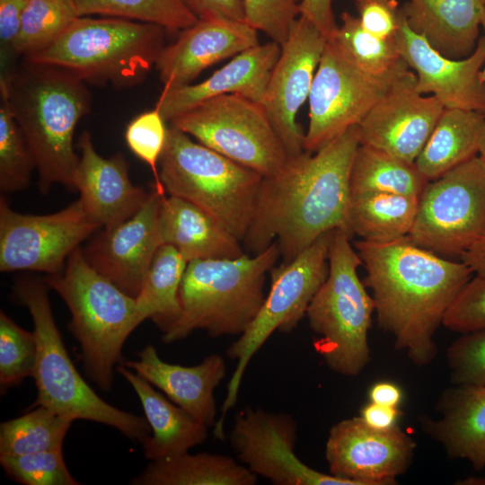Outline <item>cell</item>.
Wrapping results in <instances>:
<instances>
[{
  "label": "cell",
  "mask_w": 485,
  "mask_h": 485,
  "mask_svg": "<svg viewBox=\"0 0 485 485\" xmlns=\"http://www.w3.org/2000/svg\"><path fill=\"white\" fill-rule=\"evenodd\" d=\"M454 384H485V329L462 334L447 348Z\"/></svg>",
  "instance_id": "43"
},
{
  "label": "cell",
  "mask_w": 485,
  "mask_h": 485,
  "mask_svg": "<svg viewBox=\"0 0 485 485\" xmlns=\"http://www.w3.org/2000/svg\"><path fill=\"white\" fill-rule=\"evenodd\" d=\"M101 225L81 199L48 215L22 214L0 198V270L57 274L69 255Z\"/></svg>",
  "instance_id": "14"
},
{
  "label": "cell",
  "mask_w": 485,
  "mask_h": 485,
  "mask_svg": "<svg viewBox=\"0 0 485 485\" xmlns=\"http://www.w3.org/2000/svg\"><path fill=\"white\" fill-rule=\"evenodd\" d=\"M258 31L242 21L198 19L165 46L155 64L165 88L190 84L205 69L259 45Z\"/></svg>",
  "instance_id": "21"
},
{
  "label": "cell",
  "mask_w": 485,
  "mask_h": 485,
  "mask_svg": "<svg viewBox=\"0 0 485 485\" xmlns=\"http://www.w3.org/2000/svg\"><path fill=\"white\" fill-rule=\"evenodd\" d=\"M296 437L297 424L291 415L251 407L236 415L229 435L239 462L273 484L357 485L303 463L295 452Z\"/></svg>",
  "instance_id": "15"
},
{
  "label": "cell",
  "mask_w": 485,
  "mask_h": 485,
  "mask_svg": "<svg viewBox=\"0 0 485 485\" xmlns=\"http://www.w3.org/2000/svg\"><path fill=\"white\" fill-rule=\"evenodd\" d=\"M116 370L136 392L150 426L151 434L142 442L146 459L152 462L176 457L207 440L208 427L168 401L126 366H118Z\"/></svg>",
  "instance_id": "28"
},
{
  "label": "cell",
  "mask_w": 485,
  "mask_h": 485,
  "mask_svg": "<svg viewBox=\"0 0 485 485\" xmlns=\"http://www.w3.org/2000/svg\"><path fill=\"white\" fill-rule=\"evenodd\" d=\"M0 189L4 192H15L29 185L36 164L14 119L3 82H0Z\"/></svg>",
  "instance_id": "38"
},
{
  "label": "cell",
  "mask_w": 485,
  "mask_h": 485,
  "mask_svg": "<svg viewBox=\"0 0 485 485\" xmlns=\"http://www.w3.org/2000/svg\"><path fill=\"white\" fill-rule=\"evenodd\" d=\"M327 38L299 16L270 73L260 101L289 157L304 151V136L296 115L308 100Z\"/></svg>",
  "instance_id": "16"
},
{
  "label": "cell",
  "mask_w": 485,
  "mask_h": 485,
  "mask_svg": "<svg viewBox=\"0 0 485 485\" xmlns=\"http://www.w3.org/2000/svg\"><path fill=\"white\" fill-rule=\"evenodd\" d=\"M0 82L33 155L40 191L56 183L74 189V133L92 103L85 82L66 68L28 61Z\"/></svg>",
  "instance_id": "3"
},
{
  "label": "cell",
  "mask_w": 485,
  "mask_h": 485,
  "mask_svg": "<svg viewBox=\"0 0 485 485\" xmlns=\"http://www.w3.org/2000/svg\"><path fill=\"white\" fill-rule=\"evenodd\" d=\"M328 40L360 69L375 75L391 74L406 66L393 40H383L366 31L358 18L348 13L341 14V24Z\"/></svg>",
  "instance_id": "36"
},
{
  "label": "cell",
  "mask_w": 485,
  "mask_h": 485,
  "mask_svg": "<svg viewBox=\"0 0 485 485\" xmlns=\"http://www.w3.org/2000/svg\"><path fill=\"white\" fill-rule=\"evenodd\" d=\"M333 230L318 237L292 261L272 268L271 285L264 302L246 330L231 344L226 356L236 361L214 426L216 438H225L227 412L237 401L244 372L252 357L273 332H289L306 315L308 306L329 273V247Z\"/></svg>",
  "instance_id": "10"
},
{
  "label": "cell",
  "mask_w": 485,
  "mask_h": 485,
  "mask_svg": "<svg viewBox=\"0 0 485 485\" xmlns=\"http://www.w3.org/2000/svg\"><path fill=\"white\" fill-rule=\"evenodd\" d=\"M350 239L344 230H333L329 273L306 312L315 350L330 369L345 376L359 375L370 360L368 331L375 311L357 275L362 260Z\"/></svg>",
  "instance_id": "9"
},
{
  "label": "cell",
  "mask_w": 485,
  "mask_h": 485,
  "mask_svg": "<svg viewBox=\"0 0 485 485\" xmlns=\"http://www.w3.org/2000/svg\"><path fill=\"white\" fill-rule=\"evenodd\" d=\"M370 402L398 408L402 400V392L395 384L390 382H378L369 390Z\"/></svg>",
  "instance_id": "50"
},
{
  "label": "cell",
  "mask_w": 485,
  "mask_h": 485,
  "mask_svg": "<svg viewBox=\"0 0 485 485\" xmlns=\"http://www.w3.org/2000/svg\"><path fill=\"white\" fill-rule=\"evenodd\" d=\"M161 113L155 108L133 119L125 132L129 149L149 165L154 177V189L165 194L159 176L158 164L163 151L168 128Z\"/></svg>",
  "instance_id": "41"
},
{
  "label": "cell",
  "mask_w": 485,
  "mask_h": 485,
  "mask_svg": "<svg viewBox=\"0 0 485 485\" xmlns=\"http://www.w3.org/2000/svg\"><path fill=\"white\" fill-rule=\"evenodd\" d=\"M479 155H481L485 160V119L483 122L481 139H480Z\"/></svg>",
  "instance_id": "52"
},
{
  "label": "cell",
  "mask_w": 485,
  "mask_h": 485,
  "mask_svg": "<svg viewBox=\"0 0 485 485\" xmlns=\"http://www.w3.org/2000/svg\"><path fill=\"white\" fill-rule=\"evenodd\" d=\"M244 22L280 46L301 15L302 0H242Z\"/></svg>",
  "instance_id": "42"
},
{
  "label": "cell",
  "mask_w": 485,
  "mask_h": 485,
  "mask_svg": "<svg viewBox=\"0 0 485 485\" xmlns=\"http://www.w3.org/2000/svg\"><path fill=\"white\" fill-rule=\"evenodd\" d=\"M187 265L173 246L158 248L136 296L142 322L151 319L163 332L174 322L181 311L179 292Z\"/></svg>",
  "instance_id": "32"
},
{
  "label": "cell",
  "mask_w": 485,
  "mask_h": 485,
  "mask_svg": "<svg viewBox=\"0 0 485 485\" xmlns=\"http://www.w3.org/2000/svg\"><path fill=\"white\" fill-rule=\"evenodd\" d=\"M198 19L225 18L244 22L242 0H182Z\"/></svg>",
  "instance_id": "47"
},
{
  "label": "cell",
  "mask_w": 485,
  "mask_h": 485,
  "mask_svg": "<svg viewBox=\"0 0 485 485\" xmlns=\"http://www.w3.org/2000/svg\"><path fill=\"white\" fill-rule=\"evenodd\" d=\"M485 0H407L401 7L409 27L452 59L470 56L480 39Z\"/></svg>",
  "instance_id": "27"
},
{
  "label": "cell",
  "mask_w": 485,
  "mask_h": 485,
  "mask_svg": "<svg viewBox=\"0 0 485 485\" xmlns=\"http://www.w3.org/2000/svg\"><path fill=\"white\" fill-rule=\"evenodd\" d=\"M396 49L416 76L415 88L430 93L444 109H460L485 113V40L479 39L467 57L452 59L436 50L427 40L413 31L405 17L393 40Z\"/></svg>",
  "instance_id": "18"
},
{
  "label": "cell",
  "mask_w": 485,
  "mask_h": 485,
  "mask_svg": "<svg viewBox=\"0 0 485 485\" xmlns=\"http://www.w3.org/2000/svg\"><path fill=\"white\" fill-rule=\"evenodd\" d=\"M29 0H0L1 63L15 54L14 46L19 35L22 17Z\"/></svg>",
  "instance_id": "46"
},
{
  "label": "cell",
  "mask_w": 485,
  "mask_h": 485,
  "mask_svg": "<svg viewBox=\"0 0 485 485\" xmlns=\"http://www.w3.org/2000/svg\"><path fill=\"white\" fill-rule=\"evenodd\" d=\"M360 146L358 125L315 153L289 157L276 174L263 177L255 213L242 242L257 254L274 241L282 263L292 261L318 237L349 226V177Z\"/></svg>",
  "instance_id": "1"
},
{
  "label": "cell",
  "mask_w": 485,
  "mask_h": 485,
  "mask_svg": "<svg viewBox=\"0 0 485 485\" xmlns=\"http://www.w3.org/2000/svg\"><path fill=\"white\" fill-rule=\"evenodd\" d=\"M44 281L70 311L69 328L80 344L87 375L101 390H110L124 343L143 322L136 297L96 271L79 247L62 271Z\"/></svg>",
  "instance_id": "6"
},
{
  "label": "cell",
  "mask_w": 485,
  "mask_h": 485,
  "mask_svg": "<svg viewBox=\"0 0 485 485\" xmlns=\"http://www.w3.org/2000/svg\"><path fill=\"white\" fill-rule=\"evenodd\" d=\"M331 3L332 0H302L300 5L301 16L309 20L327 40L338 30Z\"/></svg>",
  "instance_id": "48"
},
{
  "label": "cell",
  "mask_w": 485,
  "mask_h": 485,
  "mask_svg": "<svg viewBox=\"0 0 485 485\" xmlns=\"http://www.w3.org/2000/svg\"><path fill=\"white\" fill-rule=\"evenodd\" d=\"M401 415L398 408L369 402L360 411V418L369 427L378 430H389L397 426Z\"/></svg>",
  "instance_id": "49"
},
{
  "label": "cell",
  "mask_w": 485,
  "mask_h": 485,
  "mask_svg": "<svg viewBox=\"0 0 485 485\" xmlns=\"http://www.w3.org/2000/svg\"><path fill=\"white\" fill-rule=\"evenodd\" d=\"M37 359L33 331L17 325L5 313H0L1 393L32 376Z\"/></svg>",
  "instance_id": "39"
},
{
  "label": "cell",
  "mask_w": 485,
  "mask_h": 485,
  "mask_svg": "<svg viewBox=\"0 0 485 485\" xmlns=\"http://www.w3.org/2000/svg\"><path fill=\"white\" fill-rule=\"evenodd\" d=\"M158 231L163 244L173 246L190 262L193 260L233 259L244 254L240 242L216 219L180 197L162 198Z\"/></svg>",
  "instance_id": "26"
},
{
  "label": "cell",
  "mask_w": 485,
  "mask_h": 485,
  "mask_svg": "<svg viewBox=\"0 0 485 485\" xmlns=\"http://www.w3.org/2000/svg\"><path fill=\"white\" fill-rule=\"evenodd\" d=\"M419 197L369 191L351 194L348 220L351 232L361 240L386 242L409 235Z\"/></svg>",
  "instance_id": "31"
},
{
  "label": "cell",
  "mask_w": 485,
  "mask_h": 485,
  "mask_svg": "<svg viewBox=\"0 0 485 485\" xmlns=\"http://www.w3.org/2000/svg\"><path fill=\"white\" fill-rule=\"evenodd\" d=\"M169 122L263 177L278 173L289 159L260 103L242 96L225 94L208 99Z\"/></svg>",
  "instance_id": "11"
},
{
  "label": "cell",
  "mask_w": 485,
  "mask_h": 485,
  "mask_svg": "<svg viewBox=\"0 0 485 485\" xmlns=\"http://www.w3.org/2000/svg\"><path fill=\"white\" fill-rule=\"evenodd\" d=\"M280 51L281 46L271 40L246 49L198 84L163 87L154 108L170 121L208 99L225 94L260 103Z\"/></svg>",
  "instance_id": "23"
},
{
  "label": "cell",
  "mask_w": 485,
  "mask_h": 485,
  "mask_svg": "<svg viewBox=\"0 0 485 485\" xmlns=\"http://www.w3.org/2000/svg\"><path fill=\"white\" fill-rule=\"evenodd\" d=\"M410 70L358 124L360 145L414 163L444 110L432 95L415 88Z\"/></svg>",
  "instance_id": "19"
},
{
  "label": "cell",
  "mask_w": 485,
  "mask_h": 485,
  "mask_svg": "<svg viewBox=\"0 0 485 485\" xmlns=\"http://www.w3.org/2000/svg\"><path fill=\"white\" fill-rule=\"evenodd\" d=\"M442 324L462 334L485 329V277H472L446 310Z\"/></svg>",
  "instance_id": "44"
},
{
  "label": "cell",
  "mask_w": 485,
  "mask_h": 485,
  "mask_svg": "<svg viewBox=\"0 0 485 485\" xmlns=\"http://www.w3.org/2000/svg\"><path fill=\"white\" fill-rule=\"evenodd\" d=\"M476 276L485 277V235L474 242L460 257Z\"/></svg>",
  "instance_id": "51"
},
{
  "label": "cell",
  "mask_w": 485,
  "mask_h": 485,
  "mask_svg": "<svg viewBox=\"0 0 485 485\" xmlns=\"http://www.w3.org/2000/svg\"><path fill=\"white\" fill-rule=\"evenodd\" d=\"M362 27L371 34L393 40L403 20L396 0H354Z\"/></svg>",
  "instance_id": "45"
},
{
  "label": "cell",
  "mask_w": 485,
  "mask_h": 485,
  "mask_svg": "<svg viewBox=\"0 0 485 485\" xmlns=\"http://www.w3.org/2000/svg\"><path fill=\"white\" fill-rule=\"evenodd\" d=\"M125 366L160 389L173 403L207 427L216 420L214 392L226 375V364L218 354L206 357L200 364L185 366L160 358L156 348L147 344L137 360Z\"/></svg>",
  "instance_id": "24"
},
{
  "label": "cell",
  "mask_w": 485,
  "mask_h": 485,
  "mask_svg": "<svg viewBox=\"0 0 485 485\" xmlns=\"http://www.w3.org/2000/svg\"><path fill=\"white\" fill-rule=\"evenodd\" d=\"M0 463L13 480L25 485H77L67 469L63 450L23 455H1Z\"/></svg>",
  "instance_id": "40"
},
{
  "label": "cell",
  "mask_w": 485,
  "mask_h": 485,
  "mask_svg": "<svg viewBox=\"0 0 485 485\" xmlns=\"http://www.w3.org/2000/svg\"><path fill=\"white\" fill-rule=\"evenodd\" d=\"M164 30L117 17L78 16L49 46L24 59L66 68L85 83L132 86L155 66L165 47Z\"/></svg>",
  "instance_id": "5"
},
{
  "label": "cell",
  "mask_w": 485,
  "mask_h": 485,
  "mask_svg": "<svg viewBox=\"0 0 485 485\" xmlns=\"http://www.w3.org/2000/svg\"><path fill=\"white\" fill-rule=\"evenodd\" d=\"M416 443L398 426L378 430L360 417L333 425L325 445L330 473L357 485L393 484L412 461Z\"/></svg>",
  "instance_id": "17"
},
{
  "label": "cell",
  "mask_w": 485,
  "mask_h": 485,
  "mask_svg": "<svg viewBox=\"0 0 485 485\" xmlns=\"http://www.w3.org/2000/svg\"><path fill=\"white\" fill-rule=\"evenodd\" d=\"M80 151L74 176V189L89 215L104 228L114 226L132 216L145 203L149 192L134 185L128 164L122 154L109 158L95 150L90 133L81 134Z\"/></svg>",
  "instance_id": "22"
},
{
  "label": "cell",
  "mask_w": 485,
  "mask_h": 485,
  "mask_svg": "<svg viewBox=\"0 0 485 485\" xmlns=\"http://www.w3.org/2000/svg\"><path fill=\"white\" fill-rule=\"evenodd\" d=\"M258 476L234 458L211 453L152 461L134 485H254Z\"/></svg>",
  "instance_id": "30"
},
{
  "label": "cell",
  "mask_w": 485,
  "mask_h": 485,
  "mask_svg": "<svg viewBox=\"0 0 485 485\" xmlns=\"http://www.w3.org/2000/svg\"><path fill=\"white\" fill-rule=\"evenodd\" d=\"M481 28L483 31V36L482 37L484 38V40H485V6H484V9H483V12H482V14H481ZM481 76H482L483 81L485 82V64H484V66L482 68Z\"/></svg>",
  "instance_id": "53"
},
{
  "label": "cell",
  "mask_w": 485,
  "mask_h": 485,
  "mask_svg": "<svg viewBox=\"0 0 485 485\" xmlns=\"http://www.w3.org/2000/svg\"><path fill=\"white\" fill-rule=\"evenodd\" d=\"M485 235V160L479 154L429 181L419 197L412 242L459 256Z\"/></svg>",
  "instance_id": "12"
},
{
  "label": "cell",
  "mask_w": 485,
  "mask_h": 485,
  "mask_svg": "<svg viewBox=\"0 0 485 485\" xmlns=\"http://www.w3.org/2000/svg\"><path fill=\"white\" fill-rule=\"evenodd\" d=\"M77 17L72 0H29L14 46L15 55L26 57L47 48Z\"/></svg>",
  "instance_id": "37"
},
{
  "label": "cell",
  "mask_w": 485,
  "mask_h": 485,
  "mask_svg": "<svg viewBox=\"0 0 485 485\" xmlns=\"http://www.w3.org/2000/svg\"><path fill=\"white\" fill-rule=\"evenodd\" d=\"M165 192L198 206L239 241L251 224L263 176L170 126L159 161Z\"/></svg>",
  "instance_id": "7"
},
{
  "label": "cell",
  "mask_w": 485,
  "mask_h": 485,
  "mask_svg": "<svg viewBox=\"0 0 485 485\" xmlns=\"http://www.w3.org/2000/svg\"><path fill=\"white\" fill-rule=\"evenodd\" d=\"M410 70L406 65L384 75L366 73L327 40L308 97L304 151L315 153L358 125Z\"/></svg>",
  "instance_id": "13"
},
{
  "label": "cell",
  "mask_w": 485,
  "mask_h": 485,
  "mask_svg": "<svg viewBox=\"0 0 485 485\" xmlns=\"http://www.w3.org/2000/svg\"><path fill=\"white\" fill-rule=\"evenodd\" d=\"M164 195L154 188L132 216L104 228L82 250L96 271L133 297L138 295L151 261L162 245L158 215Z\"/></svg>",
  "instance_id": "20"
},
{
  "label": "cell",
  "mask_w": 485,
  "mask_h": 485,
  "mask_svg": "<svg viewBox=\"0 0 485 485\" xmlns=\"http://www.w3.org/2000/svg\"><path fill=\"white\" fill-rule=\"evenodd\" d=\"M78 16L101 14L184 30L198 17L182 0H72Z\"/></svg>",
  "instance_id": "35"
},
{
  "label": "cell",
  "mask_w": 485,
  "mask_h": 485,
  "mask_svg": "<svg viewBox=\"0 0 485 485\" xmlns=\"http://www.w3.org/2000/svg\"><path fill=\"white\" fill-rule=\"evenodd\" d=\"M0 426V456L62 449L72 419L39 405Z\"/></svg>",
  "instance_id": "34"
},
{
  "label": "cell",
  "mask_w": 485,
  "mask_h": 485,
  "mask_svg": "<svg viewBox=\"0 0 485 485\" xmlns=\"http://www.w3.org/2000/svg\"><path fill=\"white\" fill-rule=\"evenodd\" d=\"M441 396L437 420L422 419L426 433L439 442L451 458L467 460L485 469V384H455Z\"/></svg>",
  "instance_id": "25"
},
{
  "label": "cell",
  "mask_w": 485,
  "mask_h": 485,
  "mask_svg": "<svg viewBox=\"0 0 485 485\" xmlns=\"http://www.w3.org/2000/svg\"><path fill=\"white\" fill-rule=\"evenodd\" d=\"M428 181L414 163L360 145L349 177L350 193L377 191L420 197Z\"/></svg>",
  "instance_id": "33"
},
{
  "label": "cell",
  "mask_w": 485,
  "mask_h": 485,
  "mask_svg": "<svg viewBox=\"0 0 485 485\" xmlns=\"http://www.w3.org/2000/svg\"><path fill=\"white\" fill-rule=\"evenodd\" d=\"M354 246L366 272L363 282L372 291L378 327L416 366L428 365L437 354L435 333L472 270L408 235L386 242L359 240Z\"/></svg>",
  "instance_id": "2"
},
{
  "label": "cell",
  "mask_w": 485,
  "mask_h": 485,
  "mask_svg": "<svg viewBox=\"0 0 485 485\" xmlns=\"http://www.w3.org/2000/svg\"><path fill=\"white\" fill-rule=\"evenodd\" d=\"M485 113L444 109L414 164L427 181H433L479 154Z\"/></svg>",
  "instance_id": "29"
},
{
  "label": "cell",
  "mask_w": 485,
  "mask_h": 485,
  "mask_svg": "<svg viewBox=\"0 0 485 485\" xmlns=\"http://www.w3.org/2000/svg\"><path fill=\"white\" fill-rule=\"evenodd\" d=\"M280 256L274 241L253 257L244 253L188 262L179 292L181 311L162 340L171 344L198 330L213 338L240 336L260 311L266 274Z\"/></svg>",
  "instance_id": "4"
},
{
  "label": "cell",
  "mask_w": 485,
  "mask_h": 485,
  "mask_svg": "<svg viewBox=\"0 0 485 485\" xmlns=\"http://www.w3.org/2000/svg\"><path fill=\"white\" fill-rule=\"evenodd\" d=\"M44 280L23 278L15 295L29 310L37 342L32 377L38 394L32 407H47L75 419L108 425L141 443L151 434L146 418L119 410L99 397L84 380L66 349L52 313Z\"/></svg>",
  "instance_id": "8"
}]
</instances>
